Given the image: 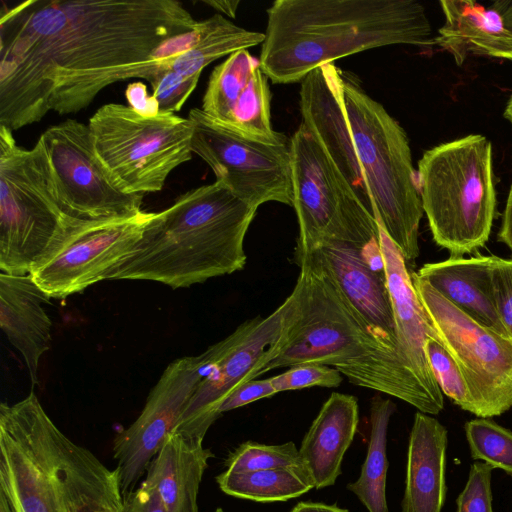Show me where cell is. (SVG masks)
<instances>
[{
  "instance_id": "cell-40",
  "label": "cell",
  "mask_w": 512,
  "mask_h": 512,
  "mask_svg": "<svg viewBox=\"0 0 512 512\" xmlns=\"http://www.w3.org/2000/svg\"><path fill=\"white\" fill-rule=\"evenodd\" d=\"M126 99L133 109L145 116L159 114V106L153 95L147 93V88L142 82H134L128 85L125 91Z\"/></svg>"
},
{
  "instance_id": "cell-8",
  "label": "cell",
  "mask_w": 512,
  "mask_h": 512,
  "mask_svg": "<svg viewBox=\"0 0 512 512\" xmlns=\"http://www.w3.org/2000/svg\"><path fill=\"white\" fill-rule=\"evenodd\" d=\"M290 151L299 229L294 254L338 243L359 249L367 262L381 260L377 219L302 123L290 139Z\"/></svg>"
},
{
  "instance_id": "cell-28",
  "label": "cell",
  "mask_w": 512,
  "mask_h": 512,
  "mask_svg": "<svg viewBox=\"0 0 512 512\" xmlns=\"http://www.w3.org/2000/svg\"><path fill=\"white\" fill-rule=\"evenodd\" d=\"M199 35L195 44L173 60L171 70L184 75L201 74L213 61L262 44L264 33L244 29L221 14L198 21Z\"/></svg>"
},
{
  "instance_id": "cell-35",
  "label": "cell",
  "mask_w": 512,
  "mask_h": 512,
  "mask_svg": "<svg viewBox=\"0 0 512 512\" xmlns=\"http://www.w3.org/2000/svg\"><path fill=\"white\" fill-rule=\"evenodd\" d=\"M201 74L184 75L168 69L150 83L159 113L175 114L195 90Z\"/></svg>"
},
{
  "instance_id": "cell-33",
  "label": "cell",
  "mask_w": 512,
  "mask_h": 512,
  "mask_svg": "<svg viewBox=\"0 0 512 512\" xmlns=\"http://www.w3.org/2000/svg\"><path fill=\"white\" fill-rule=\"evenodd\" d=\"M424 350L441 392L462 410L474 414V402L466 379L449 352L434 338L425 341Z\"/></svg>"
},
{
  "instance_id": "cell-18",
  "label": "cell",
  "mask_w": 512,
  "mask_h": 512,
  "mask_svg": "<svg viewBox=\"0 0 512 512\" xmlns=\"http://www.w3.org/2000/svg\"><path fill=\"white\" fill-rule=\"evenodd\" d=\"M44 437L66 512H127L119 476L46 414Z\"/></svg>"
},
{
  "instance_id": "cell-2",
  "label": "cell",
  "mask_w": 512,
  "mask_h": 512,
  "mask_svg": "<svg viewBox=\"0 0 512 512\" xmlns=\"http://www.w3.org/2000/svg\"><path fill=\"white\" fill-rule=\"evenodd\" d=\"M300 273L295 307L279 352L256 374L303 363L333 366L355 385L396 397L437 415L444 397L433 393L409 360L383 343L328 275L307 256H294Z\"/></svg>"
},
{
  "instance_id": "cell-43",
  "label": "cell",
  "mask_w": 512,
  "mask_h": 512,
  "mask_svg": "<svg viewBox=\"0 0 512 512\" xmlns=\"http://www.w3.org/2000/svg\"><path fill=\"white\" fill-rule=\"evenodd\" d=\"M201 2L231 18H235L240 3L239 0H202Z\"/></svg>"
},
{
  "instance_id": "cell-3",
  "label": "cell",
  "mask_w": 512,
  "mask_h": 512,
  "mask_svg": "<svg viewBox=\"0 0 512 512\" xmlns=\"http://www.w3.org/2000/svg\"><path fill=\"white\" fill-rule=\"evenodd\" d=\"M264 36L260 67L274 84L301 82L365 50L434 44L425 8L414 0H276Z\"/></svg>"
},
{
  "instance_id": "cell-16",
  "label": "cell",
  "mask_w": 512,
  "mask_h": 512,
  "mask_svg": "<svg viewBox=\"0 0 512 512\" xmlns=\"http://www.w3.org/2000/svg\"><path fill=\"white\" fill-rule=\"evenodd\" d=\"M208 364L205 351L171 362L136 420L117 433L112 451L123 495L135 489L177 423Z\"/></svg>"
},
{
  "instance_id": "cell-37",
  "label": "cell",
  "mask_w": 512,
  "mask_h": 512,
  "mask_svg": "<svg viewBox=\"0 0 512 512\" xmlns=\"http://www.w3.org/2000/svg\"><path fill=\"white\" fill-rule=\"evenodd\" d=\"M490 277L498 317L506 334L512 339V258L492 256Z\"/></svg>"
},
{
  "instance_id": "cell-32",
  "label": "cell",
  "mask_w": 512,
  "mask_h": 512,
  "mask_svg": "<svg viewBox=\"0 0 512 512\" xmlns=\"http://www.w3.org/2000/svg\"><path fill=\"white\" fill-rule=\"evenodd\" d=\"M226 470L246 472L279 468L306 471L295 443L265 445L247 441L238 446L225 462ZM307 472V471H306Z\"/></svg>"
},
{
  "instance_id": "cell-24",
  "label": "cell",
  "mask_w": 512,
  "mask_h": 512,
  "mask_svg": "<svg viewBox=\"0 0 512 512\" xmlns=\"http://www.w3.org/2000/svg\"><path fill=\"white\" fill-rule=\"evenodd\" d=\"M445 22L434 44L448 51L461 66L472 55L512 60V32L497 8L474 1H440Z\"/></svg>"
},
{
  "instance_id": "cell-15",
  "label": "cell",
  "mask_w": 512,
  "mask_h": 512,
  "mask_svg": "<svg viewBox=\"0 0 512 512\" xmlns=\"http://www.w3.org/2000/svg\"><path fill=\"white\" fill-rule=\"evenodd\" d=\"M46 414L34 391L0 405V490L15 512H66L44 437Z\"/></svg>"
},
{
  "instance_id": "cell-20",
  "label": "cell",
  "mask_w": 512,
  "mask_h": 512,
  "mask_svg": "<svg viewBox=\"0 0 512 512\" xmlns=\"http://www.w3.org/2000/svg\"><path fill=\"white\" fill-rule=\"evenodd\" d=\"M379 242L398 341L422 382L433 393L443 396L424 350L428 338L439 341L437 333L416 294L405 259L381 227Z\"/></svg>"
},
{
  "instance_id": "cell-12",
  "label": "cell",
  "mask_w": 512,
  "mask_h": 512,
  "mask_svg": "<svg viewBox=\"0 0 512 512\" xmlns=\"http://www.w3.org/2000/svg\"><path fill=\"white\" fill-rule=\"evenodd\" d=\"M188 118L192 152L210 166L217 182L257 208L267 202L292 206L290 140L269 143L245 136L199 108Z\"/></svg>"
},
{
  "instance_id": "cell-10",
  "label": "cell",
  "mask_w": 512,
  "mask_h": 512,
  "mask_svg": "<svg viewBox=\"0 0 512 512\" xmlns=\"http://www.w3.org/2000/svg\"><path fill=\"white\" fill-rule=\"evenodd\" d=\"M416 294L440 343L468 384L474 415L499 416L512 408V339L476 322L411 274Z\"/></svg>"
},
{
  "instance_id": "cell-25",
  "label": "cell",
  "mask_w": 512,
  "mask_h": 512,
  "mask_svg": "<svg viewBox=\"0 0 512 512\" xmlns=\"http://www.w3.org/2000/svg\"><path fill=\"white\" fill-rule=\"evenodd\" d=\"M491 261L492 256H451L424 264L416 275L476 322L508 336L493 300Z\"/></svg>"
},
{
  "instance_id": "cell-27",
  "label": "cell",
  "mask_w": 512,
  "mask_h": 512,
  "mask_svg": "<svg viewBox=\"0 0 512 512\" xmlns=\"http://www.w3.org/2000/svg\"><path fill=\"white\" fill-rule=\"evenodd\" d=\"M396 405L376 395L370 402V434L366 458L358 479L347 489L354 493L368 512H389L386 499L388 471L387 434Z\"/></svg>"
},
{
  "instance_id": "cell-9",
  "label": "cell",
  "mask_w": 512,
  "mask_h": 512,
  "mask_svg": "<svg viewBox=\"0 0 512 512\" xmlns=\"http://www.w3.org/2000/svg\"><path fill=\"white\" fill-rule=\"evenodd\" d=\"M88 127L99 159L127 193L161 191L171 172L192 158L188 117L145 116L129 105L108 103L90 117Z\"/></svg>"
},
{
  "instance_id": "cell-42",
  "label": "cell",
  "mask_w": 512,
  "mask_h": 512,
  "mask_svg": "<svg viewBox=\"0 0 512 512\" xmlns=\"http://www.w3.org/2000/svg\"><path fill=\"white\" fill-rule=\"evenodd\" d=\"M291 512H349L335 504H325L319 502H299Z\"/></svg>"
},
{
  "instance_id": "cell-4",
  "label": "cell",
  "mask_w": 512,
  "mask_h": 512,
  "mask_svg": "<svg viewBox=\"0 0 512 512\" xmlns=\"http://www.w3.org/2000/svg\"><path fill=\"white\" fill-rule=\"evenodd\" d=\"M257 207L215 181L153 214L131 254L106 279L189 287L244 268V240Z\"/></svg>"
},
{
  "instance_id": "cell-11",
  "label": "cell",
  "mask_w": 512,
  "mask_h": 512,
  "mask_svg": "<svg viewBox=\"0 0 512 512\" xmlns=\"http://www.w3.org/2000/svg\"><path fill=\"white\" fill-rule=\"evenodd\" d=\"M295 307L291 293L265 318L257 316L239 325L225 339L209 347L211 361L196 386L173 432L204 440L221 416L218 409L240 384L256 378L258 371L281 349Z\"/></svg>"
},
{
  "instance_id": "cell-7",
  "label": "cell",
  "mask_w": 512,
  "mask_h": 512,
  "mask_svg": "<svg viewBox=\"0 0 512 512\" xmlns=\"http://www.w3.org/2000/svg\"><path fill=\"white\" fill-rule=\"evenodd\" d=\"M82 219L62 209L39 138L19 146L0 125V270L24 276Z\"/></svg>"
},
{
  "instance_id": "cell-41",
  "label": "cell",
  "mask_w": 512,
  "mask_h": 512,
  "mask_svg": "<svg viewBox=\"0 0 512 512\" xmlns=\"http://www.w3.org/2000/svg\"><path fill=\"white\" fill-rule=\"evenodd\" d=\"M498 240L512 251V185L509 189L505 210L502 216Z\"/></svg>"
},
{
  "instance_id": "cell-29",
  "label": "cell",
  "mask_w": 512,
  "mask_h": 512,
  "mask_svg": "<svg viewBox=\"0 0 512 512\" xmlns=\"http://www.w3.org/2000/svg\"><path fill=\"white\" fill-rule=\"evenodd\" d=\"M222 492L256 502H277L297 498L314 487L304 470L279 468L246 472L223 471L216 477Z\"/></svg>"
},
{
  "instance_id": "cell-19",
  "label": "cell",
  "mask_w": 512,
  "mask_h": 512,
  "mask_svg": "<svg viewBox=\"0 0 512 512\" xmlns=\"http://www.w3.org/2000/svg\"><path fill=\"white\" fill-rule=\"evenodd\" d=\"M294 256H307L316 263L336 284L372 332L408 359L398 341L385 272L373 269L359 249L338 243Z\"/></svg>"
},
{
  "instance_id": "cell-45",
  "label": "cell",
  "mask_w": 512,
  "mask_h": 512,
  "mask_svg": "<svg viewBox=\"0 0 512 512\" xmlns=\"http://www.w3.org/2000/svg\"><path fill=\"white\" fill-rule=\"evenodd\" d=\"M0 512H15L13 506L6 496V494L0 490Z\"/></svg>"
},
{
  "instance_id": "cell-44",
  "label": "cell",
  "mask_w": 512,
  "mask_h": 512,
  "mask_svg": "<svg viewBox=\"0 0 512 512\" xmlns=\"http://www.w3.org/2000/svg\"><path fill=\"white\" fill-rule=\"evenodd\" d=\"M493 5L500 12L506 27L512 32V0L496 1Z\"/></svg>"
},
{
  "instance_id": "cell-6",
  "label": "cell",
  "mask_w": 512,
  "mask_h": 512,
  "mask_svg": "<svg viewBox=\"0 0 512 512\" xmlns=\"http://www.w3.org/2000/svg\"><path fill=\"white\" fill-rule=\"evenodd\" d=\"M418 186L438 246L463 256L486 244L497 207L488 138L470 134L425 151Z\"/></svg>"
},
{
  "instance_id": "cell-30",
  "label": "cell",
  "mask_w": 512,
  "mask_h": 512,
  "mask_svg": "<svg viewBox=\"0 0 512 512\" xmlns=\"http://www.w3.org/2000/svg\"><path fill=\"white\" fill-rule=\"evenodd\" d=\"M259 65V59L248 50L230 54L210 74L201 110L219 123L229 126L235 106Z\"/></svg>"
},
{
  "instance_id": "cell-23",
  "label": "cell",
  "mask_w": 512,
  "mask_h": 512,
  "mask_svg": "<svg viewBox=\"0 0 512 512\" xmlns=\"http://www.w3.org/2000/svg\"><path fill=\"white\" fill-rule=\"evenodd\" d=\"M358 423V401L354 396L333 392L323 403L299 448L316 489L334 485L341 475L342 461Z\"/></svg>"
},
{
  "instance_id": "cell-22",
  "label": "cell",
  "mask_w": 512,
  "mask_h": 512,
  "mask_svg": "<svg viewBox=\"0 0 512 512\" xmlns=\"http://www.w3.org/2000/svg\"><path fill=\"white\" fill-rule=\"evenodd\" d=\"M448 432L436 418L416 412L409 436L402 512H441L446 500Z\"/></svg>"
},
{
  "instance_id": "cell-46",
  "label": "cell",
  "mask_w": 512,
  "mask_h": 512,
  "mask_svg": "<svg viewBox=\"0 0 512 512\" xmlns=\"http://www.w3.org/2000/svg\"><path fill=\"white\" fill-rule=\"evenodd\" d=\"M503 116L506 120L510 122L512 125V93L507 101L506 107L504 109Z\"/></svg>"
},
{
  "instance_id": "cell-14",
  "label": "cell",
  "mask_w": 512,
  "mask_h": 512,
  "mask_svg": "<svg viewBox=\"0 0 512 512\" xmlns=\"http://www.w3.org/2000/svg\"><path fill=\"white\" fill-rule=\"evenodd\" d=\"M153 214L79 220L33 267L30 277L49 298L57 299L106 280L107 273L131 254Z\"/></svg>"
},
{
  "instance_id": "cell-36",
  "label": "cell",
  "mask_w": 512,
  "mask_h": 512,
  "mask_svg": "<svg viewBox=\"0 0 512 512\" xmlns=\"http://www.w3.org/2000/svg\"><path fill=\"white\" fill-rule=\"evenodd\" d=\"M493 468L484 462L471 465L467 483L456 499V512H494L491 476Z\"/></svg>"
},
{
  "instance_id": "cell-38",
  "label": "cell",
  "mask_w": 512,
  "mask_h": 512,
  "mask_svg": "<svg viewBox=\"0 0 512 512\" xmlns=\"http://www.w3.org/2000/svg\"><path fill=\"white\" fill-rule=\"evenodd\" d=\"M277 394L270 378L249 380L237 386L221 403L220 414Z\"/></svg>"
},
{
  "instance_id": "cell-34",
  "label": "cell",
  "mask_w": 512,
  "mask_h": 512,
  "mask_svg": "<svg viewBox=\"0 0 512 512\" xmlns=\"http://www.w3.org/2000/svg\"><path fill=\"white\" fill-rule=\"evenodd\" d=\"M277 393L314 386L336 388L343 380L335 368L315 363H303L290 367L286 372L270 378Z\"/></svg>"
},
{
  "instance_id": "cell-5",
  "label": "cell",
  "mask_w": 512,
  "mask_h": 512,
  "mask_svg": "<svg viewBox=\"0 0 512 512\" xmlns=\"http://www.w3.org/2000/svg\"><path fill=\"white\" fill-rule=\"evenodd\" d=\"M345 114L380 227L407 262L420 253L424 211L406 132L369 96L357 75L340 71Z\"/></svg>"
},
{
  "instance_id": "cell-39",
  "label": "cell",
  "mask_w": 512,
  "mask_h": 512,
  "mask_svg": "<svg viewBox=\"0 0 512 512\" xmlns=\"http://www.w3.org/2000/svg\"><path fill=\"white\" fill-rule=\"evenodd\" d=\"M124 500L127 512H169L159 492L145 479Z\"/></svg>"
},
{
  "instance_id": "cell-47",
  "label": "cell",
  "mask_w": 512,
  "mask_h": 512,
  "mask_svg": "<svg viewBox=\"0 0 512 512\" xmlns=\"http://www.w3.org/2000/svg\"><path fill=\"white\" fill-rule=\"evenodd\" d=\"M214 512H226L222 508H217Z\"/></svg>"
},
{
  "instance_id": "cell-13",
  "label": "cell",
  "mask_w": 512,
  "mask_h": 512,
  "mask_svg": "<svg viewBox=\"0 0 512 512\" xmlns=\"http://www.w3.org/2000/svg\"><path fill=\"white\" fill-rule=\"evenodd\" d=\"M45 147L58 201L82 220L131 218L140 214L142 194L123 191L99 159L88 125L67 119L39 137Z\"/></svg>"
},
{
  "instance_id": "cell-26",
  "label": "cell",
  "mask_w": 512,
  "mask_h": 512,
  "mask_svg": "<svg viewBox=\"0 0 512 512\" xmlns=\"http://www.w3.org/2000/svg\"><path fill=\"white\" fill-rule=\"evenodd\" d=\"M213 456L202 440L172 432L151 461L145 480L169 512H198L200 485Z\"/></svg>"
},
{
  "instance_id": "cell-17",
  "label": "cell",
  "mask_w": 512,
  "mask_h": 512,
  "mask_svg": "<svg viewBox=\"0 0 512 512\" xmlns=\"http://www.w3.org/2000/svg\"><path fill=\"white\" fill-rule=\"evenodd\" d=\"M341 69L333 63L312 70L301 81L302 124L316 137L328 156L351 184L365 207L376 211L363 174L342 97Z\"/></svg>"
},
{
  "instance_id": "cell-1",
  "label": "cell",
  "mask_w": 512,
  "mask_h": 512,
  "mask_svg": "<svg viewBox=\"0 0 512 512\" xmlns=\"http://www.w3.org/2000/svg\"><path fill=\"white\" fill-rule=\"evenodd\" d=\"M196 21L175 0H29L1 9L0 125L74 114L107 86L151 83L169 65L151 53Z\"/></svg>"
},
{
  "instance_id": "cell-31",
  "label": "cell",
  "mask_w": 512,
  "mask_h": 512,
  "mask_svg": "<svg viewBox=\"0 0 512 512\" xmlns=\"http://www.w3.org/2000/svg\"><path fill=\"white\" fill-rule=\"evenodd\" d=\"M464 430L472 459L512 477V431L490 418L479 417L466 422Z\"/></svg>"
},
{
  "instance_id": "cell-21",
  "label": "cell",
  "mask_w": 512,
  "mask_h": 512,
  "mask_svg": "<svg viewBox=\"0 0 512 512\" xmlns=\"http://www.w3.org/2000/svg\"><path fill=\"white\" fill-rule=\"evenodd\" d=\"M49 299L30 275L0 273V326L22 355L32 384H38L39 361L50 348L52 323L43 307Z\"/></svg>"
}]
</instances>
